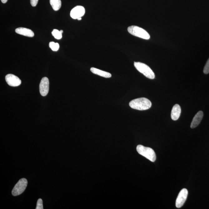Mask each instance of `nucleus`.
<instances>
[{
	"label": "nucleus",
	"mask_w": 209,
	"mask_h": 209,
	"mask_svg": "<svg viewBox=\"0 0 209 209\" xmlns=\"http://www.w3.org/2000/svg\"><path fill=\"white\" fill-rule=\"evenodd\" d=\"M52 35L55 38L57 39H61L62 38V35L60 31L57 30V29H54L52 32Z\"/></svg>",
	"instance_id": "nucleus-15"
},
{
	"label": "nucleus",
	"mask_w": 209,
	"mask_h": 209,
	"mask_svg": "<svg viewBox=\"0 0 209 209\" xmlns=\"http://www.w3.org/2000/svg\"><path fill=\"white\" fill-rule=\"evenodd\" d=\"M50 2L54 11H58L61 8V0H50Z\"/></svg>",
	"instance_id": "nucleus-14"
},
{
	"label": "nucleus",
	"mask_w": 209,
	"mask_h": 209,
	"mask_svg": "<svg viewBox=\"0 0 209 209\" xmlns=\"http://www.w3.org/2000/svg\"><path fill=\"white\" fill-rule=\"evenodd\" d=\"M134 66L137 71L147 78L152 79L155 78L154 73L147 65L140 62H134Z\"/></svg>",
	"instance_id": "nucleus-3"
},
{
	"label": "nucleus",
	"mask_w": 209,
	"mask_h": 209,
	"mask_svg": "<svg viewBox=\"0 0 209 209\" xmlns=\"http://www.w3.org/2000/svg\"><path fill=\"white\" fill-rule=\"evenodd\" d=\"M90 71L93 74L100 76V77H105V78H110L112 77L111 74L110 73L97 69L96 68L92 67L90 69Z\"/></svg>",
	"instance_id": "nucleus-13"
},
{
	"label": "nucleus",
	"mask_w": 209,
	"mask_h": 209,
	"mask_svg": "<svg viewBox=\"0 0 209 209\" xmlns=\"http://www.w3.org/2000/svg\"><path fill=\"white\" fill-rule=\"evenodd\" d=\"M127 31L131 34L145 40H149L150 35L146 31L139 27L131 26L128 27Z\"/></svg>",
	"instance_id": "nucleus-4"
},
{
	"label": "nucleus",
	"mask_w": 209,
	"mask_h": 209,
	"mask_svg": "<svg viewBox=\"0 0 209 209\" xmlns=\"http://www.w3.org/2000/svg\"><path fill=\"white\" fill-rule=\"evenodd\" d=\"M203 72L205 74H208L209 73V58L204 67Z\"/></svg>",
	"instance_id": "nucleus-18"
},
{
	"label": "nucleus",
	"mask_w": 209,
	"mask_h": 209,
	"mask_svg": "<svg viewBox=\"0 0 209 209\" xmlns=\"http://www.w3.org/2000/svg\"><path fill=\"white\" fill-rule=\"evenodd\" d=\"M60 31V32L62 33H63V31L62 30H61V31Z\"/></svg>",
	"instance_id": "nucleus-22"
},
{
	"label": "nucleus",
	"mask_w": 209,
	"mask_h": 209,
	"mask_svg": "<svg viewBox=\"0 0 209 209\" xmlns=\"http://www.w3.org/2000/svg\"><path fill=\"white\" fill-rule=\"evenodd\" d=\"M49 47L53 51H57L59 49V44L53 42H51L49 43Z\"/></svg>",
	"instance_id": "nucleus-16"
},
{
	"label": "nucleus",
	"mask_w": 209,
	"mask_h": 209,
	"mask_svg": "<svg viewBox=\"0 0 209 209\" xmlns=\"http://www.w3.org/2000/svg\"><path fill=\"white\" fill-rule=\"evenodd\" d=\"M2 2L3 3H6L7 2L8 0H1Z\"/></svg>",
	"instance_id": "nucleus-20"
},
{
	"label": "nucleus",
	"mask_w": 209,
	"mask_h": 209,
	"mask_svg": "<svg viewBox=\"0 0 209 209\" xmlns=\"http://www.w3.org/2000/svg\"><path fill=\"white\" fill-rule=\"evenodd\" d=\"M181 110L180 106L178 104L175 105L172 110L171 117L174 121L177 120L180 116Z\"/></svg>",
	"instance_id": "nucleus-12"
},
{
	"label": "nucleus",
	"mask_w": 209,
	"mask_h": 209,
	"mask_svg": "<svg viewBox=\"0 0 209 209\" xmlns=\"http://www.w3.org/2000/svg\"><path fill=\"white\" fill-rule=\"evenodd\" d=\"M49 82L47 77H44L40 84V93L42 96H46L49 91Z\"/></svg>",
	"instance_id": "nucleus-8"
},
{
	"label": "nucleus",
	"mask_w": 209,
	"mask_h": 209,
	"mask_svg": "<svg viewBox=\"0 0 209 209\" xmlns=\"http://www.w3.org/2000/svg\"><path fill=\"white\" fill-rule=\"evenodd\" d=\"M38 0H30V3L33 7H35L38 4Z\"/></svg>",
	"instance_id": "nucleus-19"
},
{
	"label": "nucleus",
	"mask_w": 209,
	"mask_h": 209,
	"mask_svg": "<svg viewBox=\"0 0 209 209\" xmlns=\"http://www.w3.org/2000/svg\"><path fill=\"white\" fill-rule=\"evenodd\" d=\"M137 150L139 154L152 162H155L156 160V155L154 151L149 147H145L142 145H138Z\"/></svg>",
	"instance_id": "nucleus-2"
},
{
	"label": "nucleus",
	"mask_w": 209,
	"mask_h": 209,
	"mask_svg": "<svg viewBox=\"0 0 209 209\" xmlns=\"http://www.w3.org/2000/svg\"><path fill=\"white\" fill-rule=\"evenodd\" d=\"M5 79L8 85L11 87H17L21 84V80L18 77L12 74L6 76Z\"/></svg>",
	"instance_id": "nucleus-9"
},
{
	"label": "nucleus",
	"mask_w": 209,
	"mask_h": 209,
	"mask_svg": "<svg viewBox=\"0 0 209 209\" xmlns=\"http://www.w3.org/2000/svg\"><path fill=\"white\" fill-rule=\"evenodd\" d=\"M16 33L19 35L25 36L29 37H33L34 36V33L30 29L20 27L16 29Z\"/></svg>",
	"instance_id": "nucleus-11"
},
{
	"label": "nucleus",
	"mask_w": 209,
	"mask_h": 209,
	"mask_svg": "<svg viewBox=\"0 0 209 209\" xmlns=\"http://www.w3.org/2000/svg\"><path fill=\"white\" fill-rule=\"evenodd\" d=\"M85 12V8L83 6H77L72 9L70 12L71 17L74 19H77L84 15Z\"/></svg>",
	"instance_id": "nucleus-7"
},
{
	"label": "nucleus",
	"mask_w": 209,
	"mask_h": 209,
	"mask_svg": "<svg viewBox=\"0 0 209 209\" xmlns=\"http://www.w3.org/2000/svg\"><path fill=\"white\" fill-rule=\"evenodd\" d=\"M188 191L187 189H183L180 192L176 200V206L177 208L182 207L187 198Z\"/></svg>",
	"instance_id": "nucleus-6"
},
{
	"label": "nucleus",
	"mask_w": 209,
	"mask_h": 209,
	"mask_svg": "<svg viewBox=\"0 0 209 209\" xmlns=\"http://www.w3.org/2000/svg\"><path fill=\"white\" fill-rule=\"evenodd\" d=\"M203 117V113L202 111H200L197 112L193 119L191 123V128L193 129L198 126L202 121Z\"/></svg>",
	"instance_id": "nucleus-10"
},
{
	"label": "nucleus",
	"mask_w": 209,
	"mask_h": 209,
	"mask_svg": "<svg viewBox=\"0 0 209 209\" xmlns=\"http://www.w3.org/2000/svg\"><path fill=\"white\" fill-rule=\"evenodd\" d=\"M77 19H78V20H81V19H82V17L79 18Z\"/></svg>",
	"instance_id": "nucleus-21"
},
{
	"label": "nucleus",
	"mask_w": 209,
	"mask_h": 209,
	"mask_svg": "<svg viewBox=\"0 0 209 209\" xmlns=\"http://www.w3.org/2000/svg\"><path fill=\"white\" fill-rule=\"evenodd\" d=\"M43 201L41 199H39L37 201L36 209H43Z\"/></svg>",
	"instance_id": "nucleus-17"
},
{
	"label": "nucleus",
	"mask_w": 209,
	"mask_h": 209,
	"mask_svg": "<svg viewBox=\"0 0 209 209\" xmlns=\"http://www.w3.org/2000/svg\"><path fill=\"white\" fill-rule=\"evenodd\" d=\"M27 181L25 178L19 180L13 189L12 194L13 196H17L22 193L26 188Z\"/></svg>",
	"instance_id": "nucleus-5"
},
{
	"label": "nucleus",
	"mask_w": 209,
	"mask_h": 209,
	"mask_svg": "<svg viewBox=\"0 0 209 209\" xmlns=\"http://www.w3.org/2000/svg\"><path fill=\"white\" fill-rule=\"evenodd\" d=\"M129 106L133 109L144 111L149 109L152 106V102L148 99L140 98L135 99L130 102Z\"/></svg>",
	"instance_id": "nucleus-1"
}]
</instances>
